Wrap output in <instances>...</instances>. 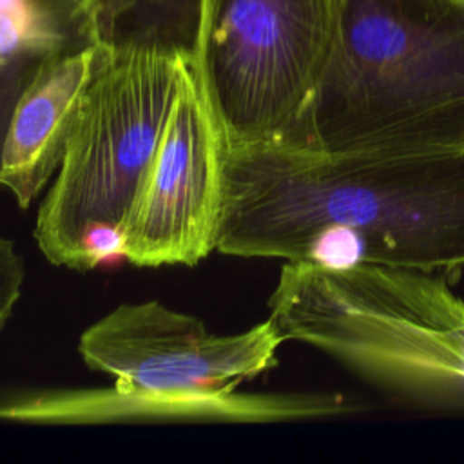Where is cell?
Listing matches in <instances>:
<instances>
[{"label": "cell", "instance_id": "obj_5", "mask_svg": "<svg viewBox=\"0 0 464 464\" xmlns=\"http://www.w3.org/2000/svg\"><path fill=\"white\" fill-rule=\"evenodd\" d=\"M344 0H196L192 56L227 145L283 141L334 45Z\"/></svg>", "mask_w": 464, "mask_h": 464}, {"label": "cell", "instance_id": "obj_10", "mask_svg": "<svg viewBox=\"0 0 464 464\" xmlns=\"http://www.w3.org/2000/svg\"><path fill=\"white\" fill-rule=\"evenodd\" d=\"M105 42L85 0H0V150L11 112L53 62Z\"/></svg>", "mask_w": 464, "mask_h": 464}, {"label": "cell", "instance_id": "obj_7", "mask_svg": "<svg viewBox=\"0 0 464 464\" xmlns=\"http://www.w3.org/2000/svg\"><path fill=\"white\" fill-rule=\"evenodd\" d=\"M281 343L270 319L241 334L216 335L199 319L149 301L120 304L82 334L78 350L91 368L114 375L116 384L219 393L272 368Z\"/></svg>", "mask_w": 464, "mask_h": 464}, {"label": "cell", "instance_id": "obj_6", "mask_svg": "<svg viewBox=\"0 0 464 464\" xmlns=\"http://www.w3.org/2000/svg\"><path fill=\"white\" fill-rule=\"evenodd\" d=\"M225 147L223 129L192 62L127 218L125 261L192 266L216 248Z\"/></svg>", "mask_w": 464, "mask_h": 464}, {"label": "cell", "instance_id": "obj_8", "mask_svg": "<svg viewBox=\"0 0 464 464\" xmlns=\"http://www.w3.org/2000/svg\"><path fill=\"white\" fill-rule=\"evenodd\" d=\"M339 395L165 393L114 384L105 390H53L0 401V419L40 424H87L121 420H290L350 411Z\"/></svg>", "mask_w": 464, "mask_h": 464}, {"label": "cell", "instance_id": "obj_1", "mask_svg": "<svg viewBox=\"0 0 464 464\" xmlns=\"http://www.w3.org/2000/svg\"><path fill=\"white\" fill-rule=\"evenodd\" d=\"M216 248L328 270L464 266V152L326 154L225 147Z\"/></svg>", "mask_w": 464, "mask_h": 464}, {"label": "cell", "instance_id": "obj_12", "mask_svg": "<svg viewBox=\"0 0 464 464\" xmlns=\"http://www.w3.org/2000/svg\"><path fill=\"white\" fill-rule=\"evenodd\" d=\"M24 283V261L9 239L0 236V330L11 317Z\"/></svg>", "mask_w": 464, "mask_h": 464}, {"label": "cell", "instance_id": "obj_11", "mask_svg": "<svg viewBox=\"0 0 464 464\" xmlns=\"http://www.w3.org/2000/svg\"><path fill=\"white\" fill-rule=\"evenodd\" d=\"M91 9L98 14L105 42L121 40L129 34V22L143 7H156L169 0H85Z\"/></svg>", "mask_w": 464, "mask_h": 464}, {"label": "cell", "instance_id": "obj_4", "mask_svg": "<svg viewBox=\"0 0 464 464\" xmlns=\"http://www.w3.org/2000/svg\"><path fill=\"white\" fill-rule=\"evenodd\" d=\"M268 306L285 341L402 397L464 404V299L439 272L286 263Z\"/></svg>", "mask_w": 464, "mask_h": 464}, {"label": "cell", "instance_id": "obj_9", "mask_svg": "<svg viewBox=\"0 0 464 464\" xmlns=\"http://www.w3.org/2000/svg\"><path fill=\"white\" fill-rule=\"evenodd\" d=\"M100 44L47 65L11 112L0 150V185L20 207H27L60 169Z\"/></svg>", "mask_w": 464, "mask_h": 464}, {"label": "cell", "instance_id": "obj_2", "mask_svg": "<svg viewBox=\"0 0 464 464\" xmlns=\"http://www.w3.org/2000/svg\"><path fill=\"white\" fill-rule=\"evenodd\" d=\"M326 154L464 152V0H344L283 141Z\"/></svg>", "mask_w": 464, "mask_h": 464}, {"label": "cell", "instance_id": "obj_3", "mask_svg": "<svg viewBox=\"0 0 464 464\" xmlns=\"http://www.w3.org/2000/svg\"><path fill=\"white\" fill-rule=\"evenodd\" d=\"M194 62L165 38L102 42L34 237L54 265L123 259V228Z\"/></svg>", "mask_w": 464, "mask_h": 464}]
</instances>
